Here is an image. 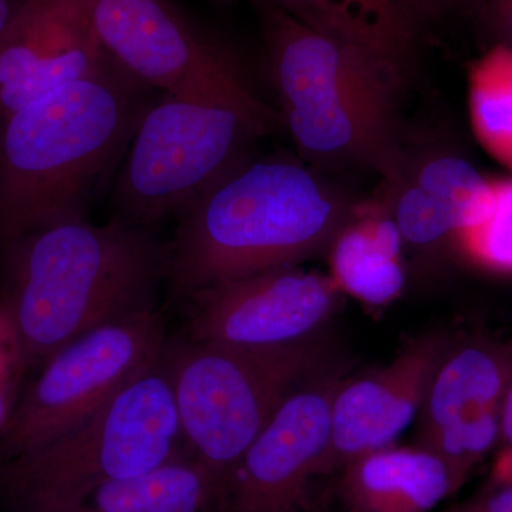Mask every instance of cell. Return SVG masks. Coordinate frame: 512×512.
Segmentation results:
<instances>
[{"mask_svg":"<svg viewBox=\"0 0 512 512\" xmlns=\"http://www.w3.org/2000/svg\"><path fill=\"white\" fill-rule=\"evenodd\" d=\"M451 345L447 333H426L382 369L345 377L333 397L332 431L319 477L338 474L353 458L396 444L416 421L431 379Z\"/></svg>","mask_w":512,"mask_h":512,"instance_id":"13","label":"cell"},{"mask_svg":"<svg viewBox=\"0 0 512 512\" xmlns=\"http://www.w3.org/2000/svg\"><path fill=\"white\" fill-rule=\"evenodd\" d=\"M464 512H512V483L491 485L476 500L461 504Z\"/></svg>","mask_w":512,"mask_h":512,"instance_id":"24","label":"cell"},{"mask_svg":"<svg viewBox=\"0 0 512 512\" xmlns=\"http://www.w3.org/2000/svg\"><path fill=\"white\" fill-rule=\"evenodd\" d=\"M133 80L110 67L37 97L0 131V244L83 218L87 198L128 144Z\"/></svg>","mask_w":512,"mask_h":512,"instance_id":"3","label":"cell"},{"mask_svg":"<svg viewBox=\"0 0 512 512\" xmlns=\"http://www.w3.org/2000/svg\"><path fill=\"white\" fill-rule=\"evenodd\" d=\"M12 10H10L9 3L6 0H0V35L3 30L8 26L10 18H12Z\"/></svg>","mask_w":512,"mask_h":512,"instance_id":"27","label":"cell"},{"mask_svg":"<svg viewBox=\"0 0 512 512\" xmlns=\"http://www.w3.org/2000/svg\"><path fill=\"white\" fill-rule=\"evenodd\" d=\"M487 12L498 43L512 47V0H485Z\"/></svg>","mask_w":512,"mask_h":512,"instance_id":"25","label":"cell"},{"mask_svg":"<svg viewBox=\"0 0 512 512\" xmlns=\"http://www.w3.org/2000/svg\"><path fill=\"white\" fill-rule=\"evenodd\" d=\"M266 40L282 116L305 163L320 171L392 173L403 153L402 74L276 6L266 15Z\"/></svg>","mask_w":512,"mask_h":512,"instance_id":"4","label":"cell"},{"mask_svg":"<svg viewBox=\"0 0 512 512\" xmlns=\"http://www.w3.org/2000/svg\"><path fill=\"white\" fill-rule=\"evenodd\" d=\"M110 67L83 0H25L0 35V117Z\"/></svg>","mask_w":512,"mask_h":512,"instance_id":"14","label":"cell"},{"mask_svg":"<svg viewBox=\"0 0 512 512\" xmlns=\"http://www.w3.org/2000/svg\"><path fill=\"white\" fill-rule=\"evenodd\" d=\"M165 356L185 447L224 488L286 397L339 362L326 333L272 348L191 339Z\"/></svg>","mask_w":512,"mask_h":512,"instance_id":"7","label":"cell"},{"mask_svg":"<svg viewBox=\"0 0 512 512\" xmlns=\"http://www.w3.org/2000/svg\"><path fill=\"white\" fill-rule=\"evenodd\" d=\"M224 487L190 453L97 488L63 512H221Z\"/></svg>","mask_w":512,"mask_h":512,"instance_id":"19","label":"cell"},{"mask_svg":"<svg viewBox=\"0 0 512 512\" xmlns=\"http://www.w3.org/2000/svg\"><path fill=\"white\" fill-rule=\"evenodd\" d=\"M0 298L15 326L26 373L84 333L153 306L168 251L128 222L72 218L3 245Z\"/></svg>","mask_w":512,"mask_h":512,"instance_id":"2","label":"cell"},{"mask_svg":"<svg viewBox=\"0 0 512 512\" xmlns=\"http://www.w3.org/2000/svg\"><path fill=\"white\" fill-rule=\"evenodd\" d=\"M343 375L339 360L286 397L232 471L221 512L308 511Z\"/></svg>","mask_w":512,"mask_h":512,"instance_id":"9","label":"cell"},{"mask_svg":"<svg viewBox=\"0 0 512 512\" xmlns=\"http://www.w3.org/2000/svg\"><path fill=\"white\" fill-rule=\"evenodd\" d=\"M447 512H464L463 508H461V505H457V507L450 508Z\"/></svg>","mask_w":512,"mask_h":512,"instance_id":"28","label":"cell"},{"mask_svg":"<svg viewBox=\"0 0 512 512\" xmlns=\"http://www.w3.org/2000/svg\"><path fill=\"white\" fill-rule=\"evenodd\" d=\"M493 190L490 212L458 238L456 252L485 271L512 275V177L493 178Z\"/></svg>","mask_w":512,"mask_h":512,"instance_id":"21","label":"cell"},{"mask_svg":"<svg viewBox=\"0 0 512 512\" xmlns=\"http://www.w3.org/2000/svg\"><path fill=\"white\" fill-rule=\"evenodd\" d=\"M183 453L187 447L164 349L89 419L0 461V504L6 512H63L103 485Z\"/></svg>","mask_w":512,"mask_h":512,"instance_id":"5","label":"cell"},{"mask_svg":"<svg viewBox=\"0 0 512 512\" xmlns=\"http://www.w3.org/2000/svg\"><path fill=\"white\" fill-rule=\"evenodd\" d=\"M275 111L248 84L164 93L138 117L117 200L131 224L184 211L275 127Z\"/></svg>","mask_w":512,"mask_h":512,"instance_id":"6","label":"cell"},{"mask_svg":"<svg viewBox=\"0 0 512 512\" xmlns=\"http://www.w3.org/2000/svg\"><path fill=\"white\" fill-rule=\"evenodd\" d=\"M498 444H501V454L495 464L491 485L512 483V379L501 402Z\"/></svg>","mask_w":512,"mask_h":512,"instance_id":"23","label":"cell"},{"mask_svg":"<svg viewBox=\"0 0 512 512\" xmlns=\"http://www.w3.org/2000/svg\"><path fill=\"white\" fill-rule=\"evenodd\" d=\"M356 204L312 165L248 157L185 208L167 275L175 291L191 296L296 266L328 252Z\"/></svg>","mask_w":512,"mask_h":512,"instance_id":"1","label":"cell"},{"mask_svg":"<svg viewBox=\"0 0 512 512\" xmlns=\"http://www.w3.org/2000/svg\"><path fill=\"white\" fill-rule=\"evenodd\" d=\"M160 313L140 309L64 346L20 393L0 433V461L19 456L83 423L164 352Z\"/></svg>","mask_w":512,"mask_h":512,"instance_id":"8","label":"cell"},{"mask_svg":"<svg viewBox=\"0 0 512 512\" xmlns=\"http://www.w3.org/2000/svg\"><path fill=\"white\" fill-rule=\"evenodd\" d=\"M338 478L346 512H431L458 491L444 461L416 444L362 454Z\"/></svg>","mask_w":512,"mask_h":512,"instance_id":"15","label":"cell"},{"mask_svg":"<svg viewBox=\"0 0 512 512\" xmlns=\"http://www.w3.org/2000/svg\"><path fill=\"white\" fill-rule=\"evenodd\" d=\"M427 12L448 9H483L485 0H420Z\"/></svg>","mask_w":512,"mask_h":512,"instance_id":"26","label":"cell"},{"mask_svg":"<svg viewBox=\"0 0 512 512\" xmlns=\"http://www.w3.org/2000/svg\"><path fill=\"white\" fill-rule=\"evenodd\" d=\"M28 375L6 303L0 298V433L15 410L20 380Z\"/></svg>","mask_w":512,"mask_h":512,"instance_id":"22","label":"cell"},{"mask_svg":"<svg viewBox=\"0 0 512 512\" xmlns=\"http://www.w3.org/2000/svg\"><path fill=\"white\" fill-rule=\"evenodd\" d=\"M329 275L298 266L222 282L194 293L191 339L272 348L325 335L340 305Z\"/></svg>","mask_w":512,"mask_h":512,"instance_id":"11","label":"cell"},{"mask_svg":"<svg viewBox=\"0 0 512 512\" xmlns=\"http://www.w3.org/2000/svg\"><path fill=\"white\" fill-rule=\"evenodd\" d=\"M383 180L379 198L399 228L404 254L420 269H433L456 252L458 238L480 224L493 205V178L444 148L412 156L403 151Z\"/></svg>","mask_w":512,"mask_h":512,"instance_id":"12","label":"cell"},{"mask_svg":"<svg viewBox=\"0 0 512 512\" xmlns=\"http://www.w3.org/2000/svg\"><path fill=\"white\" fill-rule=\"evenodd\" d=\"M512 379V343L453 342L417 414L416 444L444 427L500 412Z\"/></svg>","mask_w":512,"mask_h":512,"instance_id":"16","label":"cell"},{"mask_svg":"<svg viewBox=\"0 0 512 512\" xmlns=\"http://www.w3.org/2000/svg\"><path fill=\"white\" fill-rule=\"evenodd\" d=\"M104 53L133 82L181 93L247 84L235 60L170 0H83Z\"/></svg>","mask_w":512,"mask_h":512,"instance_id":"10","label":"cell"},{"mask_svg":"<svg viewBox=\"0 0 512 512\" xmlns=\"http://www.w3.org/2000/svg\"><path fill=\"white\" fill-rule=\"evenodd\" d=\"M468 111L481 147L512 173V47L497 43L471 64Z\"/></svg>","mask_w":512,"mask_h":512,"instance_id":"20","label":"cell"},{"mask_svg":"<svg viewBox=\"0 0 512 512\" xmlns=\"http://www.w3.org/2000/svg\"><path fill=\"white\" fill-rule=\"evenodd\" d=\"M326 254L330 279L342 295L375 308L402 295L407 282L403 239L379 197L357 201Z\"/></svg>","mask_w":512,"mask_h":512,"instance_id":"17","label":"cell"},{"mask_svg":"<svg viewBox=\"0 0 512 512\" xmlns=\"http://www.w3.org/2000/svg\"><path fill=\"white\" fill-rule=\"evenodd\" d=\"M276 8L316 32L360 47L406 77L421 22L420 0H274Z\"/></svg>","mask_w":512,"mask_h":512,"instance_id":"18","label":"cell"}]
</instances>
